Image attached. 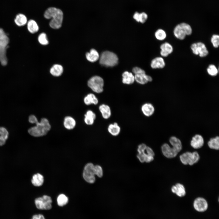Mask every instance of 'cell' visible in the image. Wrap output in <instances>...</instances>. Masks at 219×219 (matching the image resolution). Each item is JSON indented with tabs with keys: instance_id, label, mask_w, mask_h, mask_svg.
I'll return each instance as SVG.
<instances>
[{
	"instance_id": "obj_38",
	"label": "cell",
	"mask_w": 219,
	"mask_h": 219,
	"mask_svg": "<svg viewBox=\"0 0 219 219\" xmlns=\"http://www.w3.org/2000/svg\"><path fill=\"white\" fill-rule=\"evenodd\" d=\"M211 42L214 47H218L219 46V35L217 34L213 35L211 39Z\"/></svg>"
},
{
	"instance_id": "obj_34",
	"label": "cell",
	"mask_w": 219,
	"mask_h": 219,
	"mask_svg": "<svg viewBox=\"0 0 219 219\" xmlns=\"http://www.w3.org/2000/svg\"><path fill=\"white\" fill-rule=\"evenodd\" d=\"M68 197L62 194L59 195L57 199V204L58 206L61 207L66 204L68 203Z\"/></svg>"
},
{
	"instance_id": "obj_17",
	"label": "cell",
	"mask_w": 219,
	"mask_h": 219,
	"mask_svg": "<svg viewBox=\"0 0 219 219\" xmlns=\"http://www.w3.org/2000/svg\"><path fill=\"white\" fill-rule=\"evenodd\" d=\"M134 77L135 81L137 83L141 85L145 84L152 80L151 77L146 75L145 73L135 75Z\"/></svg>"
},
{
	"instance_id": "obj_30",
	"label": "cell",
	"mask_w": 219,
	"mask_h": 219,
	"mask_svg": "<svg viewBox=\"0 0 219 219\" xmlns=\"http://www.w3.org/2000/svg\"><path fill=\"white\" fill-rule=\"evenodd\" d=\"M26 24L28 30L31 33L37 32L39 30V27L37 23L33 19L29 20Z\"/></svg>"
},
{
	"instance_id": "obj_25",
	"label": "cell",
	"mask_w": 219,
	"mask_h": 219,
	"mask_svg": "<svg viewBox=\"0 0 219 219\" xmlns=\"http://www.w3.org/2000/svg\"><path fill=\"white\" fill-rule=\"evenodd\" d=\"M96 115L92 111L89 110L85 115L84 121L85 123L88 125L93 124L94 120L96 118Z\"/></svg>"
},
{
	"instance_id": "obj_35",
	"label": "cell",
	"mask_w": 219,
	"mask_h": 219,
	"mask_svg": "<svg viewBox=\"0 0 219 219\" xmlns=\"http://www.w3.org/2000/svg\"><path fill=\"white\" fill-rule=\"evenodd\" d=\"M155 36L158 40H163L166 38V34L164 30L159 29L155 32Z\"/></svg>"
},
{
	"instance_id": "obj_44",
	"label": "cell",
	"mask_w": 219,
	"mask_h": 219,
	"mask_svg": "<svg viewBox=\"0 0 219 219\" xmlns=\"http://www.w3.org/2000/svg\"><path fill=\"white\" fill-rule=\"evenodd\" d=\"M154 157L148 155L145 153V162L147 163L150 162L154 160Z\"/></svg>"
},
{
	"instance_id": "obj_20",
	"label": "cell",
	"mask_w": 219,
	"mask_h": 219,
	"mask_svg": "<svg viewBox=\"0 0 219 219\" xmlns=\"http://www.w3.org/2000/svg\"><path fill=\"white\" fill-rule=\"evenodd\" d=\"M165 64L164 60L162 57H157L152 60L151 66L153 69L162 68L165 67Z\"/></svg>"
},
{
	"instance_id": "obj_18",
	"label": "cell",
	"mask_w": 219,
	"mask_h": 219,
	"mask_svg": "<svg viewBox=\"0 0 219 219\" xmlns=\"http://www.w3.org/2000/svg\"><path fill=\"white\" fill-rule=\"evenodd\" d=\"M99 110L104 119H108L111 116V109L108 105L105 104L101 105L99 107Z\"/></svg>"
},
{
	"instance_id": "obj_45",
	"label": "cell",
	"mask_w": 219,
	"mask_h": 219,
	"mask_svg": "<svg viewBox=\"0 0 219 219\" xmlns=\"http://www.w3.org/2000/svg\"><path fill=\"white\" fill-rule=\"evenodd\" d=\"M31 219H45V218L42 214H39L33 215Z\"/></svg>"
},
{
	"instance_id": "obj_2",
	"label": "cell",
	"mask_w": 219,
	"mask_h": 219,
	"mask_svg": "<svg viewBox=\"0 0 219 219\" xmlns=\"http://www.w3.org/2000/svg\"><path fill=\"white\" fill-rule=\"evenodd\" d=\"M44 17L46 19L52 18L49 23L52 28L58 29L61 26L63 19V14L61 10L54 7L48 8L45 12Z\"/></svg>"
},
{
	"instance_id": "obj_14",
	"label": "cell",
	"mask_w": 219,
	"mask_h": 219,
	"mask_svg": "<svg viewBox=\"0 0 219 219\" xmlns=\"http://www.w3.org/2000/svg\"><path fill=\"white\" fill-rule=\"evenodd\" d=\"M171 191L173 193L179 197H183L186 194L184 186L180 183H177L173 186L171 188Z\"/></svg>"
},
{
	"instance_id": "obj_42",
	"label": "cell",
	"mask_w": 219,
	"mask_h": 219,
	"mask_svg": "<svg viewBox=\"0 0 219 219\" xmlns=\"http://www.w3.org/2000/svg\"><path fill=\"white\" fill-rule=\"evenodd\" d=\"M145 152L146 154L150 156L154 157L155 155V153L149 147H147Z\"/></svg>"
},
{
	"instance_id": "obj_43",
	"label": "cell",
	"mask_w": 219,
	"mask_h": 219,
	"mask_svg": "<svg viewBox=\"0 0 219 219\" xmlns=\"http://www.w3.org/2000/svg\"><path fill=\"white\" fill-rule=\"evenodd\" d=\"M137 157L140 161L142 163L145 162V152L144 153H138Z\"/></svg>"
},
{
	"instance_id": "obj_24",
	"label": "cell",
	"mask_w": 219,
	"mask_h": 219,
	"mask_svg": "<svg viewBox=\"0 0 219 219\" xmlns=\"http://www.w3.org/2000/svg\"><path fill=\"white\" fill-rule=\"evenodd\" d=\"M108 132L112 135L117 136L120 134L121 128L117 123H114L109 124L107 127Z\"/></svg>"
},
{
	"instance_id": "obj_3",
	"label": "cell",
	"mask_w": 219,
	"mask_h": 219,
	"mask_svg": "<svg viewBox=\"0 0 219 219\" xmlns=\"http://www.w3.org/2000/svg\"><path fill=\"white\" fill-rule=\"evenodd\" d=\"M9 39L3 30L0 28V62L3 66L7 63L6 49L9 47Z\"/></svg>"
},
{
	"instance_id": "obj_37",
	"label": "cell",
	"mask_w": 219,
	"mask_h": 219,
	"mask_svg": "<svg viewBox=\"0 0 219 219\" xmlns=\"http://www.w3.org/2000/svg\"><path fill=\"white\" fill-rule=\"evenodd\" d=\"M38 40L39 43L41 45H46L49 43L47 35L44 33H41L39 35Z\"/></svg>"
},
{
	"instance_id": "obj_23",
	"label": "cell",
	"mask_w": 219,
	"mask_h": 219,
	"mask_svg": "<svg viewBox=\"0 0 219 219\" xmlns=\"http://www.w3.org/2000/svg\"><path fill=\"white\" fill-rule=\"evenodd\" d=\"M87 59L91 62L97 61L99 58V55L97 51L94 49H92L89 52L86 54Z\"/></svg>"
},
{
	"instance_id": "obj_28",
	"label": "cell",
	"mask_w": 219,
	"mask_h": 219,
	"mask_svg": "<svg viewBox=\"0 0 219 219\" xmlns=\"http://www.w3.org/2000/svg\"><path fill=\"white\" fill-rule=\"evenodd\" d=\"M85 103L87 105L93 104L97 105L98 103V100L94 94L89 93L84 98Z\"/></svg>"
},
{
	"instance_id": "obj_9",
	"label": "cell",
	"mask_w": 219,
	"mask_h": 219,
	"mask_svg": "<svg viewBox=\"0 0 219 219\" xmlns=\"http://www.w3.org/2000/svg\"><path fill=\"white\" fill-rule=\"evenodd\" d=\"M94 166L92 163H87L83 170L84 179L87 182L90 183H93L95 181Z\"/></svg>"
},
{
	"instance_id": "obj_39",
	"label": "cell",
	"mask_w": 219,
	"mask_h": 219,
	"mask_svg": "<svg viewBox=\"0 0 219 219\" xmlns=\"http://www.w3.org/2000/svg\"><path fill=\"white\" fill-rule=\"evenodd\" d=\"M94 171L95 175L100 178L102 177L103 170L101 166L98 165L94 166Z\"/></svg>"
},
{
	"instance_id": "obj_26",
	"label": "cell",
	"mask_w": 219,
	"mask_h": 219,
	"mask_svg": "<svg viewBox=\"0 0 219 219\" xmlns=\"http://www.w3.org/2000/svg\"><path fill=\"white\" fill-rule=\"evenodd\" d=\"M63 71V67L59 64L54 65L50 69V73L53 76L58 77L61 76Z\"/></svg>"
},
{
	"instance_id": "obj_6",
	"label": "cell",
	"mask_w": 219,
	"mask_h": 219,
	"mask_svg": "<svg viewBox=\"0 0 219 219\" xmlns=\"http://www.w3.org/2000/svg\"><path fill=\"white\" fill-rule=\"evenodd\" d=\"M88 85L94 92L97 93H102L104 90V80L98 76L90 78L88 82Z\"/></svg>"
},
{
	"instance_id": "obj_8",
	"label": "cell",
	"mask_w": 219,
	"mask_h": 219,
	"mask_svg": "<svg viewBox=\"0 0 219 219\" xmlns=\"http://www.w3.org/2000/svg\"><path fill=\"white\" fill-rule=\"evenodd\" d=\"M34 203L36 207L38 209L49 210L52 208V199L50 196L46 195L36 198Z\"/></svg>"
},
{
	"instance_id": "obj_11",
	"label": "cell",
	"mask_w": 219,
	"mask_h": 219,
	"mask_svg": "<svg viewBox=\"0 0 219 219\" xmlns=\"http://www.w3.org/2000/svg\"><path fill=\"white\" fill-rule=\"evenodd\" d=\"M193 205L194 209L199 212L206 211L208 207L207 201L202 197H198L196 198L193 201Z\"/></svg>"
},
{
	"instance_id": "obj_31",
	"label": "cell",
	"mask_w": 219,
	"mask_h": 219,
	"mask_svg": "<svg viewBox=\"0 0 219 219\" xmlns=\"http://www.w3.org/2000/svg\"><path fill=\"white\" fill-rule=\"evenodd\" d=\"M133 18L137 22L143 23L147 19L148 16L145 12H143L139 13L136 12L134 13L133 16Z\"/></svg>"
},
{
	"instance_id": "obj_10",
	"label": "cell",
	"mask_w": 219,
	"mask_h": 219,
	"mask_svg": "<svg viewBox=\"0 0 219 219\" xmlns=\"http://www.w3.org/2000/svg\"><path fill=\"white\" fill-rule=\"evenodd\" d=\"M190 47L194 54L199 55L201 57H204L208 54V50L205 44L201 42L193 43Z\"/></svg>"
},
{
	"instance_id": "obj_36",
	"label": "cell",
	"mask_w": 219,
	"mask_h": 219,
	"mask_svg": "<svg viewBox=\"0 0 219 219\" xmlns=\"http://www.w3.org/2000/svg\"><path fill=\"white\" fill-rule=\"evenodd\" d=\"M207 71L209 75L212 76H216L218 73V70L214 64L209 65L207 69Z\"/></svg>"
},
{
	"instance_id": "obj_19",
	"label": "cell",
	"mask_w": 219,
	"mask_h": 219,
	"mask_svg": "<svg viewBox=\"0 0 219 219\" xmlns=\"http://www.w3.org/2000/svg\"><path fill=\"white\" fill-rule=\"evenodd\" d=\"M122 82L127 85H131L135 81L134 76L131 72L128 71L124 72L122 75Z\"/></svg>"
},
{
	"instance_id": "obj_4",
	"label": "cell",
	"mask_w": 219,
	"mask_h": 219,
	"mask_svg": "<svg viewBox=\"0 0 219 219\" xmlns=\"http://www.w3.org/2000/svg\"><path fill=\"white\" fill-rule=\"evenodd\" d=\"M118 58L114 53L108 51L103 52L99 57V63L106 67H112L118 63Z\"/></svg>"
},
{
	"instance_id": "obj_41",
	"label": "cell",
	"mask_w": 219,
	"mask_h": 219,
	"mask_svg": "<svg viewBox=\"0 0 219 219\" xmlns=\"http://www.w3.org/2000/svg\"><path fill=\"white\" fill-rule=\"evenodd\" d=\"M147 146L144 144H142L138 146L137 151L139 153H144L145 152Z\"/></svg>"
},
{
	"instance_id": "obj_12",
	"label": "cell",
	"mask_w": 219,
	"mask_h": 219,
	"mask_svg": "<svg viewBox=\"0 0 219 219\" xmlns=\"http://www.w3.org/2000/svg\"><path fill=\"white\" fill-rule=\"evenodd\" d=\"M161 150L163 155L168 158H174L178 153L172 146H170L167 143H165L162 145Z\"/></svg>"
},
{
	"instance_id": "obj_1",
	"label": "cell",
	"mask_w": 219,
	"mask_h": 219,
	"mask_svg": "<svg viewBox=\"0 0 219 219\" xmlns=\"http://www.w3.org/2000/svg\"><path fill=\"white\" fill-rule=\"evenodd\" d=\"M29 121L31 123H36V126L29 128L28 132L31 136L39 137L46 135L51 128V126L47 119L42 118L38 122L36 117L33 115L29 116Z\"/></svg>"
},
{
	"instance_id": "obj_21",
	"label": "cell",
	"mask_w": 219,
	"mask_h": 219,
	"mask_svg": "<svg viewBox=\"0 0 219 219\" xmlns=\"http://www.w3.org/2000/svg\"><path fill=\"white\" fill-rule=\"evenodd\" d=\"M169 142L172 147L178 152H179L182 149V145L180 140L175 136L171 137Z\"/></svg>"
},
{
	"instance_id": "obj_22",
	"label": "cell",
	"mask_w": 219,
	"mask_h": 219,
	"mask_svg": "<svg viewBox=\"0 0 219 219\" xmlns=\"http://www.w3.org/2000/svg\"><path fill=\"white\" fill-rule=\"evenodd\" d=\"M15 24L18 26H22L26 24L28 21L27 17L24 14L19 13L16 16L14 19Z\"/></svg>"
},
{
	"instance_id": "obj_16",
	"label": "cell",
	"mask_w": 219,
	"mask_h": 219,
	"mask_svg": "<svg viewBox=\"0 0 219 219\" xmlns=\"http://www.w3.org/2000/svg\"><path fill=\"white\" fill-rule=\"evenodd\" d=\"M161 50L160 54L163 57H167L173 51V48L172 45L168 42L162 44L160 47Z\"/></svg>"
},
{
	"instance_id": "obj_7",
	"label": "cell",
	"mask_w": 219,
	"mask_h": 219,
	"mask_svg": "<svg viewBox=\"0 0 219 219\" xmlns=\"http://www.w3.org/2000/svg\"><path fill=\"white\" fill-rule=\"evenodd\" d=\"M181 162L184 165H192L197 163L200 159V156L196 151L186 152L180 156Z\"/></svg>"
},
{
	"instance_id": "obj_13",
	"label": "cell",
	"mask_w": 219,
	"mask_h": 219,
	"mask_svg": "<svg viewBox=\"0 0 219 219\" xmlns=\"http://www.w3.org/2000/svg\"><path fill=\"white\" fill-rule=\"evenodd\" d=\"M204 143V140L202 136L196 134L193 137L190 141V145L193 148L197 149L201 148Z\"/></svg>"
},
{
	"instance_id": "obj_15",
	"label": "cell",
	"mask_w": 219,
	"mask_h": 219,
	"mask_svg": "<svg viewBox=\"0 0 219 219\" xmlns=\"http://www.w3.org/2000/svg\"><path fill=\"white\" fill-rule=\"evenodd\" d=\"M141 111L145 116L149 117L154 114L155 109L152 104L150 103H146L141 106Z\"/></svg>"
},
{
	"instance_id": "obj_40",
	"label": "cell",
	"mask_w": 219,
	"mask_h": 219,
	"mask_svg": "<svg viewBox=\"0 0 219 219\" xmlns=\"http://www.w3.org/2000/svg\"><path fill=\"white\" fill-rule=\"evenodd\" d=\"M133 72L135 74L145 73V71L143 69L138 67H135L132 69Z\"/></svg>"
},
{
	"instance_id": "obj_27",
	"label": "cell",
	"mask_w": 219,
	"mask_h": 219,
	"mask_svg": "<svg viewBox=\"0 0 219 219\" xmlns=\"http://www.w3.org/2000/svg\"><path fill=\"white\" fill-rule=\"evenodd\" d=\"M64 125L66 129L71 130L75 127L76 121L72 117L70 116H66L64 120Z\"/></svg>"
},
{
	"instance_id": "obj_32",
	"label": "cell",
	"mask_w": 219,
	"mask_h": 219,
	"mask_svg": "<svg viewBox=\"0 0 219 219\" xmlns=\"http://www.w3.org/2000/svg\"><path fill=\"white\" fill-rule=\"evenodd\" d=\"M9 133L4 127H0V146L4 145L9 137Z\"/></svg>"
},
{
	"instance_id": "obj_29",
	"label": "cell",
	"mask_w": 219,
	"mask_h": 219,
	"mask_svg": "<svg viewBox=\"0 0 219 219\" xmlns=\"http://www.w3.org/2000/svg\"><path fill=\"white\" fill-rule=\"evenodd\" d=\"M43 182V176L39 173L34 175L33 176L31 180L32 184L36 186H42Z\"/></svg>"
},
{
	"instance_id": "obj_5",
	"label": "cell",
	"mask_w": 219,
	"mask_h": 219,
	"mask_svg": "<svg viewBox=\"0 0 219 219\" xmlns=\"http://www.w3.org/2000/svg\"><path fill=\"white\" fill-rule=\"evenodd\" d=\"M192 32V29L189 24L182 23L177 25L175 27L173 33L177 38L183 40L186 36L191 35Z\"/></svg>"
},
{
	"instance_id": "obj_33",
	"label": "cell",
	"mask_w": 219,
	"mask_h": 219,
	"mask_svg": "<svg viewBox=\"0 0 219 219\" xmlns=\"http://www.w3.org/2000/svg\"><path fill=\"white\" fill-rule=\"evenodd\" d=\"M209 148L215 150H218L219 148V137L217 136L215 137L210 138L207 143Z\"/></svg>"
}]
</instances>
